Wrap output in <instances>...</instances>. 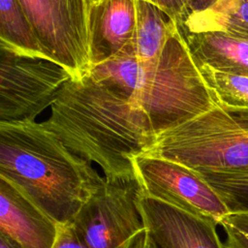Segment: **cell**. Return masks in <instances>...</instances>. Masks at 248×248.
<instances>
[{
	"label": "cell",
	"mask_w": 248,
	"mask_h": 248,
	"mask_svg": "<svg viewBox=\"0 0 248 248\" xmlns=\"http://www.w3.org/2000/svg\"><path fill=\"white\" fill-rule=\"evenodd\" d=\"M48 55L73 80L88 77L91 63V0H18Z\"/></svg>",
	"instance_id": "obj_6"
},
{
	"label": "cell",
	"mask_w": 248,
	"mask_h": 248,
	"mask_svg": "<svg viewBox=\"0 0 248 248\" xmlns=\"http://www.w3.org/2000/svg\"><path fill=\"white\" fill-rule=\"evenodd\" d=\"M196 63L221 106L248 108V76L226 73L202 63Z\"/></svg>",
	"instance_id": "obj_15"
},
{
	"label": "cell",
	"mask_w": 248,
	"mask_h": 248,
	"mask_svg": "<svg viewBox=\"0 0 248 248\" xmlns=\"http://www.w3.org/2000/svg\"><path fill=\"white\" fill-rule=\"evenodd\" d=\"M198 175L216 192L230 212H248V169Z\"/></svg>",
	"instance_id": "obj_16"
},
{
	"label": "cell",
	"mask_w": 248,
	"mask_h": 248,
	"mask_svg": "<svg viewBox=\"0 0 248 248\" xmlns=\"http://www.w3.org/2000/svg\"><path fill=\"white\" fill-rule=\"evenodd\" d=\"M99 1H100V0H91V3H92V7H93V6H95V5H97V4L99 3Z\"/></svg>",
	"instance_id": "obj_23"
},
{
	"label": "cell",
	"mask_w": 248,
	"mask_h": 248,
	"mask_svg": "<svg viewBox=\"0 0 248 248\" xmlns=\"http://www.w3.org/2000/svg\"><path fill=\"white\" fill-rule=\"evenodd\" d=\"M50 112L44 125L71 151L99 165L107 177L135 173L134 157L158 135L142 108L90 77L68 81Z\"/></svg>",
	"instance_id": "obj_1"
},
{
	"label": "cell",
	"mask_w": 248,
	"mask_h": 248,
	"mask_svg": "<svg viewBox=\"0 0 248 248\" xmlns=\"http://www.w3.org/2000/svg\"><path fill=\"white\" fill-rule=\"evenodd\" d=\"M142 155L197 174L248 169V108L217 106L159 133Z\"/></svg>",
	"instance_id": "obj_4"
},
{
	"label": "cell",
	"mask_w": 248,
	"mask_h": 248,
	"mask_svg": "<svg viewBox=\"0 0 248 248\" xmlns=\"http://www.w3.org/2000/svg\"><path fill=\"white\" fill-rule=\"evenodd\" d=\"M145 197L218 223L230 213L216 192L190 169L163 158L140 154L133 159Z\"/></svg>",
	"instance_id": "obj_8"
},
{
	"label": "cell",
	"mask_w": 248,
	"mask_h": 248,
	"mask_svg": "<svg viewBox=\"0 0 248 248\" xmlns=\"http://www.w3.org/2000/svg\"><path fill=\"white\" fill-rule=\"evenodd\" d=\"M124 248H158L156 243L145 229L135 234L124 246Z\"/></svg>",
	"instance_id": "obj_20"
},
{
	"label": "cell",
	"mask_w": 248,
	"mask_h": 248,
	"mask_svg": "<svg viewBox=\"0 0 248 248\" xmlns=\"http://www.w3.org/2000/svg\"><path fill=\"white\" fill-rule=\"evenodd\" d=\"M146 1L162 12L168 16L174 19L178 25L182 24L188 17L187 0H143Z\"/></svg>",
	"instance_id": "obj_18"
},
{
	"label": "cell",
	"mask_w": 248,
	"mask_h": 248,
	"mask_svg": "<svg viewBox=\"0 0 248 248\" xmlns=\"http://www.w3.org/2000/svg\"><path fill=\"white\" fill-rule=\"evenodd\" d=\"M0 177L59 224L72 222L105 177L43 122L0 123Z\"/></svg>",
	"instance_id": "obj_2"
},
{
	"label": "cell",
	"mask_w": 248,
	"mask_h": 248,
	"mask_svg": "<svg viewBox=\"0 0 248 248\" xmlns=\"http://www.w3.org/2000/svg\"><path fill=\"white\" fill-rule=\"evenodd\" d=\"M219 225L225 232V248H248V212H230Z\"/></svg>",
	"instance_id": "obj_17"
},
{
	"label": "cell",
	"mask_w": 248,
	"mask_h": 248,
	"mask_svg": "<svg viewBox=\"0 0 248 248\" xmlns=\"http://www.w3.org/2000/svg\"><path fill=\"white\" fill-rule=\"evenodd\" d=\"M138 0H100L91 11L92 68L126 48L135 35Z\"/></svg>",
	"instance_id": "obj_11"
},
{
	"label": "cell",
	"mask_w": 248,
	"mask_h": 248,
	"mask_svg": "<svg viewBox=\"0 0 248 248\" xmlns=\"http://www.w3.org/2000/svg\"><path fill=\"white\" fill-rule=\"evenodd\" d=\"M104 177L72 223L87 248H124L145 230L140 207L144 193L136 172Z\"/></svg>",
	"instance_id": "obj_5"
},
{
	"label": "cell",
	"mask_w": 248,
	"mask_h": 248,
	"mask_svg": "<svg viewBox=\"0 0 248 248\" xmlns=\"http://www.w3.org/2000/svg\"><path fill=\"white\" fill-rule=\"evenodd\" d=\"M0 46L20 55L51 59L18 0H0Z\"/></svg>",
	"instance_id": "obj_14"
},
{
	"label": "cell",
	"mask_w": 248,
	"mask_h": 248,
	"mask_svg": "<svg viewBox=\"0 0 248 248\" xmlns=\"http://www.w3.org/2000/svg\"><path fill=\"white\" fill-rule=\"evenodd\" d=\"M58 224L15 185L0 177V232L21 248H53Z\"/></svg>",
	"instance_id": "obj_10"
},
{
	"label": "cell",
	"mask_w": 248,
	"mask_h": 248,
	"mask_svg": "<svg viewBox=\"0 0 248 248\" xmlns=\"http://www.w3.org/2000/svg\"><path fill=\"white\" fill-rule=\"evenodd\" d=\"M179 31L178 23L156 6L138 0V20L131 44L123 50L141 61L159 57L170 38Z\"/></svg>",
	"instance_id": "obj_13"
},
{
	"label": "cell",
	"mask_w": 248,
	"mask_h": 248,
	"mask_svg": "<svg viewBox=\"0 0 248 248\" xmlns=\"http://www.w3.org/2000/svg\"><path fill=\"white\" fill-rule=\"evenodd\" d=\"M217 0H187L188 17L196 13L202 12L211 7ZM187 17V18H188Z\"/></svg>",
	"instance_id": "obj_21"
},
{
	"label": "cell",
	"mask_w": 248,
	"mask_h": 248,
	"mask_svg": "<svg viewBox=\"0 0 248 248\" xmlns=\"http://www.w3.org/2000/svg\"><path fill=\"white\" fill-rule=\"evenodd\" d=\"M53 248H87L78 235L73 223L58 224V232Z\"/></svg>",
	"instance_id": "obj_19"
},
{
	"label": "cell",
	"mask_w": 248,
	"mask_h": 248,
	"mask_svg": "<svg viewBox=\"0 0 248 248\" xmlns=\"http://www.w3.org/2000/svg\"><path fill=\"white\" fill-rule=\"evenodd\" d=\"M88 77L137 104L158 134L220 106L180 28L156 59L141 61L122 50L95 65Z\"/></svg>",
	"instance_id": "obj_3"
},
{
	"label": "cell",
	"mask_w": 248,
	"mask_h": 248,
	"mask_svg": "<svg viewBox=\"0 0 248 248\" xmlns=\"http://www.w3.org/2000/svg\"><path fill=\"white\" fill-rule=\"evenodd\" d=\"M0 248H21L16 241L0 232Z\"/></svg>",
	"instance_id": "obj_22"
},
{
	"label": "cell",
	"mask_w": 248,
	"mask_h": 248,
	"mask_svg": "<svg viewBox=\"0 0 248 248\" xmlns=\"http://www.w3.org/2000/svg\"><path fill=\"white\" fill-rule=\"evenodd\" d=\"M140 207L144 226L158 248H225L214 220L145 196L140 199Z\"/></svg>",
	"instance_id": "obj_9"
},
{
	"label": "cell",
	"mask_w": 248,
	"mask_h": 248,
	"mask_svg": "<svg viewBox=\"0 0 248 248\" xmlns=\"http://www.w3.org/2000/svg\"><path fill=\"white\" fill-rule=\"evenodd\" d=\"M71 79L69 71L52 59L0 46V123L34 121Z\"/></svg>",
	"instance_id": "obj_7"
},
{
	"label": "cell",
	"mask_w": 248,
	"mask_h": 248,
	"mask_svg": "<svg viewBox=\"0 0 248 248\" xmlns=\"http://www.w3.org/2000/svg\"><path fill=\"white\" fill-rule=\"evenodd\" d=\"M181 32L196 62L248 76V41L223 31Z\"/></svg>",
	"instance_id": "obj_12"
}]
</instances>
